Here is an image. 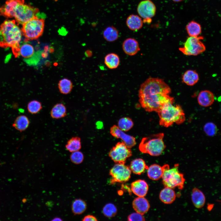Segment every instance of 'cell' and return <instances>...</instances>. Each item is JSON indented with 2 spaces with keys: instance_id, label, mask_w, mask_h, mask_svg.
<instances>
[{
  "instance_id": "1",
  "label": "cell",
  "mask_w": 221,
  "mask_h": 221,
  "mask_svg": "<svg viewBox=\"0 0 221 221\" xmlns=\"http://www.w3.org/2000/svg\"><path fill=\"white\" fill-rule=\"evenodd\" d=\"M171 91L170 87L163 79L149 77L141 85L139 103L146 111L158 113L165 104L174 101L169 95Z\"/></svg>"
},
{
  "instance_id": "2",
  "label": "cell",
  "mask_w": 221,
  "mask_h": 221,
  "mask_svg": "<svg viewBox=\"0 0 221 221\" xmlns=\"http://www.w3.org/2000/svg\"><path fill=\"white\" fill-rule=\"evenodd\" d=\"M22 33L15 20H6L0 26V47L11 48L15 57L19 56Z\"/></svg>"
},
{
  "instance_id": "3",
  "label": "cell",
  "mask_w": 221,
  "mask_h": 221,
  "mask_svg": "<svg viewBox=\"0 0 221 221\" xmlns=\"http://www.w3.org/2000/svg\"><path fill=\"white\" fill-rule=\"evenodd\" d=\"M174 102L166 103L157 113L160 125L168 127L174 123L180 124L184 121L185 114L182 107L179 105H173Z\"/></svg>"
},
{
  "instance_id": "4",
  "label": "cell",
  "mask_w": 221,
  "mask_h": 221,
  "mask_svg": "<svg viewBox=\"0 0 221 221\" xmlns=\"http://www.w3.org/2000/svg\"><path fill=\"white\" fill-rule=\"evenodd\" d=\"M164 137V134L160 133L143 138L139 145V150L152 156H159L165 148Z\"/></svg>"
},
{
  "instance_id": "5",
  "label": "cell",
  "mask_w": 221,
  "mask_h": 221,
  "mask_svg": "<svg viewBox=\"0 0 221 221\" xmlns=\"http://www.w3.org/2000/svg\"><path fill=\"white\" fill-rule=\"evenodd\" d=\"M163 166L164 172L161 178L164 186L172 188L177 187L179 189H182L184 187L185 179L183 175L179 171V165H175L171 169L167 164Z\"/></svg>"
},
{
  "instance_id": "6",
  "label": "cell",
  "mask_w": 221,
  "mask_h": 221,
  "mask_svg": "<svg viewBox=\"0 0 221 221\" xmlns=\"http://www.w3.org/2000/svg\"><path fill=\"white\" fill-rule=\"evenodd\" d=\"M45 27V20L37 16L22 25L21 30L25 41L36 40L42 34Z\"/></svg>"
},
{
  "instance_id": "7",
  "label": "cell",
  "mask_w": 221,
  "mask_h": 221,
  "mask_svg": "<svg viewBox=\"0 0 221 221\" xmlns=\"http://www.w3.org/2000/svg\"><path fill=\"white\" fill-rule=\"evenodd\" d=\"M19 56L28 65H37L42 57V51L35 49V47L28 41L21 43L19 50Z\"/></svg>"
},
{
  "instance_id": "8",
  "label": "cell",
  "mask_w": 221,
  "mask_h": 221,
  "mask_svg": "<svg viewBox=\"0 0 221 221\" xmlns=\"http://www.w3.org/2000/svg\"><path fill=\"white\" fill-rule=\"evenodd\" d=\"M203 39L201 36H189L185 41L183 47L180 48L179 50L187 56H197L202 53L206 50V47L201 41Z\"/></svg>"
},
{
  "instance_id": "9",
  "label": "cell",
  "mask_w": 221,
  "mask_h": 221,
  "mask_svg": "<svg viewBox=\"0 0 221 221\" xmlns=\"http://www.w3.org/2000/svg\"><path fill=\"white\" fill-rule=\"evenodd\" d=\"M39 9L25 2L19 4L17 6L14 17L16 22L22 25L37 16Z\"/></svg>"
},
{
  "instance_id": "10",
  "label": "cell",
  "mask_w": 221,
  "mask_h": 221,
  "mask_svg": "<svg viewBox=\"0 0 221 221\" xmlns=\"http://www.w3.org/2000/svg\"><path fill=\"white\" fill-rule=\"evenodd\" d=\"M130 149L123 142H118L111 149L109 156L115 163L125 164L132 155Z\"/></svg>"
},
{
  "instance_id": "11",
  "label": "cell",
  "mask_w": 221,
  "mask_h": 221,
  "mask_svg": "<svg viewBox=\"0 0 221 221\" xmlns=\"http://www.w3.org/2000/svg\"><path fill=\"white\" fill-rule=\"evenodd\" d=\"M110 174L112 177L111 182L124 183L130 179L131 170L125 164H116L110 170Z\"/></svg>"
},
{
  "instance_id": "12",
  "label": "cell",
  "mask_w": 221,
  "mask_h": 221,
  "mask_svg": "<svg viewBox=\"0 0 221 221\" xmlns=\"http://www.w3.org/2000/svg\"><path fill=\"white\" fill-rule=\"evenodd\" d=\"M137 11L139 16L144 19H151L156 14V7L151 0H144L138 4Z\"/></svg>"
},
{
  "instance_id": "13",
  "label": "cell",
  "mask_w": 221,
  "mask_h": 221,
  "mask_svg": "<svg viewBox=\"0 0 221 221\" xmlns=\"http://www.w3.org/2000/svg\"><path fill=\"white\" fill-rule=\"evenodd\" d=\"M110 131L112 136L121 139L127 146L130 148L133 147L136 144V139L134 137L125 133L124 131L116 125H114L111 127Z\"/></svg>"
},
{
  "instance_id": "14",
  "label": "cell",
  "mask_w": 221,
  "mask_h": 221,
  "mask_svg": "<svg viewBox=\"0 0 221 221\" xmlns=\"http://www.w3.org/2000/svg\"><path fill=\"white\" fill-rule=\"evenodd\" d=\"M23 2L25 0H7L0 7V15L8 18L14 17L17 6Z\"/></svg>"
},
{
  "instance_id": "15",
  "label": "cell",
  "mask_w": 221,
  "mask_h": 221,
  "mask_svg": "<svg viewBox=\"0 0 221 221\" xmlns=\"http://www.w3.org/2000/svg\"><path fill=\"white\" fill-rule=\"evenodd\" d=\"M122 47L124 52L129 56L135 55L140 50L138 41L135 39L131 38L125 40Z\"/></svg>"
},
{
  "instance_id": "16",
  "label": "cell",
  "mask_w": 221,
  "mask_h": 221,
  "mask_svg": "<svg viewBox=\"0 0 221 221\" xmlns=\"http://www.w3.org/2000/svg\"><path fill=\"white\" fill-rule=\"evenodd\" d=\"M131 189L134 194L139 197H144L148 190V185L144 180H138L133 182L131 184Z\"/></svg>"
},
{
  "instance_id": "17",
  "label": "cell",
  "mask_w": 221,
  "mask_h": 221,
  "mask_svg": "<svg viewBox=\"0 0 221 221\" xmlns=\"http://www.w3.org/2000/svg\"><path fill=\"white\" fill-rule=\"evenodd\" d=\"M132 205L136 212L143 215L148 211L150 207L148 201L144 197L135 198L133 202Z\"/></svg>"
},
{
  "instance_id": "18",
  "label": "cell",
  "mask_w": 221,
  "mask_h": 221,
  "mask_svg": "<svg viewBox=\"0 0 221 221\" xmlns=\"http://www.w3.org/2000/svg\"><path fill=\"white\" fill-rule=\"evenodd\" d=\"M199 104L204 107H207L211 105L214 101V96L213 93L207 90L200 91L197 97Z\"/></svg>"
},
{
  "instance_id": "19",
  "label": "cell",
  "mask_w": 221,
  "mask_h": 221,
  "mask_svg": "<svg viewBox=\"0 0 221 221\" xmlns=\"http://www.w3.org/2000/svg\"><path fill=\"white\" fill-rule=\"evenodd\" d=\"M126 24L127 27L133 31H137L143 26V21L140 16L136 15L131 14L127 18Z\"/></svg>"
},
{
  "instance_id": "20",
  "label": "cell",
  "mask_w": 221,
  "mask_h": 221,
  "mask_svg": "<svg viewBox=\"0 0 221 221\" xmlns=\"http://www.w3.org/2000/svg\"><path fill=\"white\" fill-rule=\"evenodd\" d=\"M176 195L172 188L165 187L161 191L159 198L165 204H170L175 200Z\"/></svg>"
},
{
  "instance_id": "21",
  "label": "cell",
  "mask_w": 221,
  "mask_h": 221,
  "mask_svg": "<svg viewBox=\"0 0 221 221\" xmlns=\"http://www.w3.org/2000/svg\"><path fill=\"white\" fill-rule=\"evenodd\" d=\"M192 200L194 206L198 208L203 207L205 202V198L203 193L200 190L194 188L192 190Z\"/></svg>"
},
{
  "instance_id": "22",
  "label": "cell",
  "mask_w": 221,
  "mask_h": 221,
  "mask_svg": "<svg viewBox=\"0 0 221 221\" xmlns=\"http://www.w3.org/2000/svg\"><path fill=\"white\" fill-rule=\"evenodd\" d=\"M67 113L66 108L64 105L59 103L56 104L52 107L50 112V115L52 118L59 119L65 117L67 115Z\"/></svg>"
},
{
  "instance_id": "23",
  "label": "cell",
  "mask_w": 221,
  "mask_h": 221,
  "mask_svg": "<svg viewBox=\"0 0 221 221\" xmlns=\"http://www.w3.org/2000/svg\"><path fill=\"white\" fill-rule=\"evenodd\" d=\"M148 168L144 161L141 158L133 160L130 164V169L131 171L136 174H141Z\"/></svg>"
},
{
  "instance_id": "24",
  "label": "cell",
  "mask_w": 221,
  "mask_h": 221,
  "mask_svg": "<svg viewBox=\"0 0 221 221\" xmlns=\"http://www.w3.org/2000/svg\"><path fill=\"white\" fill-rule=\"evenodd\" d=\"M199 76L195 71L189 70L186 71L182 77V82L187 85L192 86L198 81Z\"/></svg>"
},
{
  "instance_id": "25",
  "label": "cell",
  "mask_w": 221,
  "mask_h": 221,
  "mask_svg": "<svg viewBox=\"0 0 221 221\" xmlns=\"http://www.w3.org/2000/svg\"><path fill=\"white\" fill-rule=\"evenodd\" d=\"M164 172L163 166L157 164H153L147 169L148 177L153 180H157L162 177Z\"/></svg>"
},
{
  "instance_id": "26",
  "label": "cell",
  "mask_w": 221,
  "mask_h": 221,
  "mask_svg": "<svg viewBox=\"0 0 221 221\" xmlns=\"http://www.w3.org/2000/svg\"><path fill=\"white\" fill-rule=\"evenodd\" d=\"M87 208V204L81 199H75L72 202L71 209L72 213L75 215H79L84 213Z\"/></svg>"
},
{
  "instance_id": "27",
  "label": "cell",
  "mask_w": 221,
  "mask_h": 221,
  "mask_svg": "<svg viewBox=\"0 0 221 221\" xmlns=\"http://www.w3.org/2000/svg\"><path fill=\"white\" fill-rule=\"evenodd\" d=\"M186 29L189 36H199L202 32L201 25L194 20L191 21L187 24Z\"/></svg>"
},
{
  "instance_id": "28",
  "label": "cell",
  "mask_w": 221,
  "mask_h": 221,
  "mask_svg": "<svg viewBox=\"0 0 221 221\" xmlns=\"http://www.w3.org/2000/svg\"><path fill=\"white\" fill-rule=\"evenodd\" d=\"M81 147V139L78 136L72 137L68 141L65 145L66 149L71 153L80 150Z\"/></svg>"
},
{
  "instance_id": "29",
  "label": "cell",
  "mask_w": 221,
  "mask_h": 221,
  "mask_svg": "<svg viewBox=\"0 0 221 221\" xmlns=\"http://www.w3.org/2000/svg\"><path fill=\"white\" fill-rule=\"evenodd\" d=\"M29 124L28 117L24 115L18 116L15 119L12 126L17 130L22 132L26 130Z\"/></svg>"
},
{
  "instance_id": "30",
  "label": "cell",
  "mask_w": 221,
  "mask_h": 221,
  "mask_svg": "<svg viewBox=\"0 0 221 221\" xmlns=\"http://www.w3.org/2000/svg\"><path fill=\"white\" fill-rule=\"evenodd\" d=\"M103 36L106 41L112 42L115 41L118 38L119 33L114 27L113 26H109L103 30Z\"/></svg>"
},
{
  "instance_id": "31",
  "label": "cell",
  "mask_w": 221,
  "mask_h": 221,
  "mask_svg": "<svg viewBox=\"0 0 221 221\" xmlns=\"http://www.w3.org/2000/svg\"><path fill=\"white\" fill-rule=\"evenodd\" d=\"M120 58L117 54L111 53L107 54L104 58V63L109 69L117 68L120 63Z\"/></svg>"
},
{
  "instance_id": "32",
  "label": "cell",
  "mask_w": 221,
  "mask_h": 221,
  "mask_svg": "<svg viewBox=\"0 0 221 221\" xmlns=\"http://www.w3.org/2000/svg\"><path fill=\"white\" fill-rule=\"evenodd\" d=\"M73 84L69 79L64 78L60 79L58 83V87L60 93L64 95L70 93L73 88Z\"/></svg>"
},
{
  "instance_id": "33",
  "label": "cell",
  "mask_w": 221,
  "mask_h": 221,
  "mask_svg": "<svg viewBox=\"0 0 221 221\" xmlns=\"http://www.w3.org/2000/svg\"><path fill=\"white\" fill-rule=\"evenodd\" d=\"M134 123L129 118L125 117L121 118L118 122V127L122 130L127 131L133 126Z\"/></svg>"
},
{
  "instance_id": "34",
  "label": "cell",
  "mask_w": 221,
  "mask_h": 221,
  "mask_svg": "<svg viewBox=\"0 0 221 221\" xmlns=\"http://www.w3.org/2000/svg\"><path fill=\"white\" fill-rule=\"evenodd\" d=\"M27 110L29 112L32 114L39 113L42 108L41 103L37 100L29 102L27 105Z\"/></svg>"
},
{
  "instance_id": "35",
  "label": "cell",
  "mask_w": 221,
  "mask_h": 221,
  "mask_svg": "<svg viewBox=\"0 0 221 221\" xmlns=\"http://www.w3.org/2000/svg\"><path fill=\"white\" fill-rule=\"evenodd\" d=\"M103 212L105 216L111 218L116 215L117 212V209L114 204L108 203L103 207Z\"/></svg>"
},
{
  "instance_id": "36",
  "label": "cell",
  "mask_w": 221,
  "mask_h": 221,
  "mask_svg": "<svg viewBox=\"0 0 221 221\" xmlns=\"http://www.w3.org/2000/svg\"><path fill=\"white\" fill-rule=\"evenodd\" d=\"M71 161L75 164L78 165L83 162L84 159L83 153L79 150L71 153L70 156Z\"/></svg>"
},
{
  "instance_id": "37",
  "label": "cell",
  "mask_w": 221,
  "mask_h": 221,
  "mask_svg": "<svg viewBox=\"0 0 221 221\" xmlns=\"http://www.w3.org/2000/svg\"><path fill=\"white\" fill-rule=\"evenodd\" d=\"M204 131L207 135L212 136L215 135L217 131L216 125L211 122L206 123L204 126Z\"/></svg>"
},
{
  "instance_id": "38",
  "label": "cell",
  "mask_w": 221,
  "mask_h": 221,
  "mask_svg": "<svg viewBox=\"0 0 221 221\" xmlns=\"http://www.w3.org/2000/svg\"><path fill=\"white\" fill-rule=\"evenodd\" d=\"M128 220L130 221H145V219L143 215L138 212H134L130 214L128 217Z\"/></svg>"
},
{
  "instance_id": "39",
  "label": "cell",
  "mask_w": 221,
  "mask_h": 221,
  "mask_svg": "<svg viewBox=\"0 0 221 221\" xmlns=\"http://www.w3.org/2000/svg\"><path fill=\"white\" fill-rule=\"evenodd\" d=\"M83 221H97L96 218L91 215H88L85 216L82 219Z\"/></svg>"
},
{
  "instance_id": "40",
  "label": "cell",
  "mask_w": 221,
  "mask_h": 221,
  "mask_svg": "<svg viewBox=\"0 0 221 221\" xmlns=\"http://www.w3.org/2000/svg\"><path fill=\"white\" fill-rule=\"evenodd\" d=\"M52 221H62V220L61 218L58 217H56L53 218Z\"/></svg>"
},
{
  "instance_id": "41",
  "label": "cell",
  "mask_w": 221,
  "mask_h": 221,
  "mask_svg": "<svg viewBox=\"0 0 221 221\" xmlns=\"http://www.w3.org/2000/svg\"><path fill=\"white\" fill-rule=\"evenodd\" d=\"M175 2H179L182 1L183 0H171Z\"/></svg>"
},
{
  "instance_id": "42",
  "label": "cell",
  "mask_w": 221,
  "mask_h": 221,
  "mask_svg": "<svg viewBox=\"0 0 221 221\" xmlns=\"http://www.w3.org/2000/svg\"><path fill=\"white\" fill-rule=\"evenodd\" d=\"M26 201L27 200L26 199H23L22 200V202L24 203H25Z\"/></svg>"
}]
</instances>
